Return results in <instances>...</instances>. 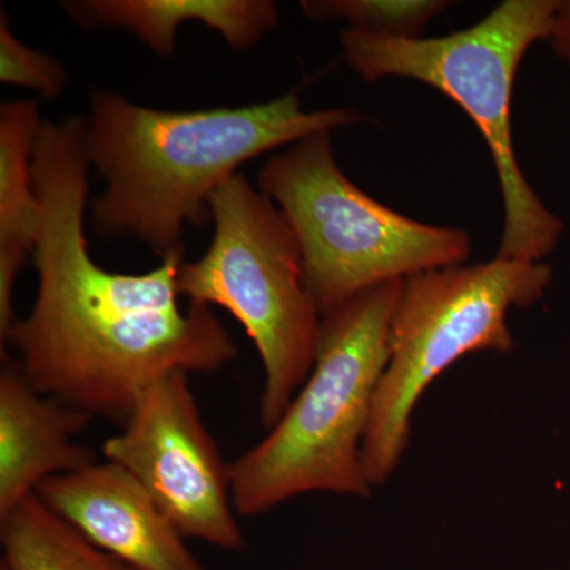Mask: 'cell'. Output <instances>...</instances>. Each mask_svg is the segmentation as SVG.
<instances>
[{"mask_svg": "<svg viewBox=\"0 0 570 570\" xmlns=\"http://www.w3.org/2000/svg\"><path fill=\"white\" fill-rule=\"evenodd\" d=\"M208 206L212 245L197 262H184L178 294L189 305L223 307L253 340L265 370L258 417L269 431L313 371L322 316L294 228L264 193L238 174Z\"/></svg>", "mask_w": 570, "mask_h": 570, "instance_id": "5b68a950", "label": "cell"}, {"mask_svg": "<svg viewBox=\"0 0 570 570\" xmlns=\"http://www.w3.org/2000/svg\"><path fill=\"white\" fill-rule=\"evenodd\" d=\"M0 81L56 99L67 86V71L55 56L32 50L13 36L6 10H0Z\"/></svg>", "mask_w": 570, "mask_h": 570, "instance_id": "9a60e30c", "label": "cell"}, {"mask_svg": "<svg viewBox=\"0 0 570 570\" xmlns=\"http://www.w3.org/2000/svg\"><path fill=\"white\" fill-rule=\"evenodd\" d=\"M0 570H135L92 546L37 494L0 520Z\"/></svg>", "mask_w": 570, "mask_h": 570, "instance_id": "4fadbf2b", "label": "cell"}, {"mask_svg": "<svg viewBox=\"0 0 570 570\" xmlns=\"http://www.w3.org/2000/svg\"><path fill=\"white\" fill-rule=\"evenodd\" d=\"M41 119L36 100L0 108V346L6 351L18 318L13 288L40 230V202L33 181V151Z\"/></svg>", "mask_w": 570, "mask_h": 570, "instance_id": "7c38bea8", "label": "cell"}, {"mask_svg": "<svg viewBox=\"0 0 570 570\" xmlns=\"http://www.w3.org/2000/svg\"><path fill=\"white\" fill-rule=\"evenodd\" d=\"M363 118L355 108L305 111L296 94L245 107L168 111L94 92L86 151L105 190L92 202V230L137 239L167 258L184 249V225L205 224L214 193L243 164Z\"/></svg>", "mask_w": 570, "mask_h": 570, "instance_id": "7a4b0ae2", "label": "cell"}, {"mask_svg": "<svg viewBox=\"0 0 570 570\" xmlns=\"http://www.w3.org/2000/svg\"><path fill=\"white\" fill-rule=\"evenodd\" d=\"M330 134L295 142L258 174L262 193L294 228L322 317L377 285L464 265L472 249L468 232L419 223L379 204L343 174Z\"/></svg>", "mask_w": 570, "mask_h": 570, "instance_id": "8992f818", "label": "cell"}, {"mask_svg": "<svg viewBox=\"0 0 570 570\" xmlns=\"http://www.w3.org/2000/svg\"><path fill=\"white\" fill-rule=\"evenodd\" d=\"M560 0H505L471 28L433 39H390L344 29L341 47L366 82L411 78L460 105L485 138L501 187L504 227L497 257L538 264L564 224L521 171L512 138L513 86L524 55L549 40Z\"/></svg>", "mask_w": 570, "mask_h": 570, "instance_id": "277c9868", "label": "cell"}, {"mask_svg": "<svg viewBox=\"0 0 570 570\" xmlns=\"http://www.w3.org/2000/svg\"><path fill=\"white\" fill-rule=\"evenodd\" d=\"M61 6L81 28L124 29L160 58L175 55L176 31L184 22H202L228 47L247 50L279 20L269 0H77Z\"/></svg>", "mask_w": 570, "mask_h": 570, "instance_id": "8fae6325", "label": "cell"}, {"mask_svg": "<svg viewBox=\"0 0 570 570\" xmlns=\"http://www.w3.org/2000/svg\"><path fill=\"white\" fill-rule=\"evenodd\" d=\"M40 501L92 546L135 570H206L174 521L119 464H89L45 480Z\"/></svg>", "mask_w": 570, "mask_h": 570, "instance_id": "9c48e42d", "label": "cell"}, {"mask_svg": "<svg viewBox=\"0 0 570 570\" xmlns=\"http://www.w3.org/2000/svg\"><path fill=\"white\" fill-rule=\"evenodd\" d=\"M85 412L29 384L2 355L0 371V520L37 493L45 480L96 463L97 453L73 438L91 422Z\"/></svg>", "mask_w": 570, "mask_h": 570, "instance_id": "30bf717a", "label": "cell"}, {"mask_svg": "<svg viewBox=\"0 0 570 570\" xmlns=\"http://www.w3.org/2000/svg\"><path fill=\"white\" fill-rule=\"evenodd\" d=\"M551 283L550 266L504 261L456 265L409 276L390 322V358L374 396L362 460L381 485L403 460L411 417L434 379L464 355L512 351L510 307L534 305Z\"/></svg>", "mask_w": 570, "mask_h": 570, "instance_id": "52a82bcc", "label": "cell"}, {"mask_svg": "<svg viewBox=\"0 0 570 570\" xmlns=\"http://www.w3.org/2000/svg\"><path fill=\"white\" fill-rule=\"evenodd\" d=\"M452 6L449 0H303L299 3L309 20L346 21L348 29L390 39H420L428 22Z\"/></svg>", "mask_w": 570, "mask_h": 570, "instance_id": "5bb4252c", "label": "cell"}, {"mask_svg": "<svg viewBox=\"0 0 570 570\" xmlns=\"http://www.w3.org/2000/svg\"><path fill=\"white\" fill-rule=\"evenodd\" d=\"M85 119L41 122L33 151L39 292L9 346L41 395L124 425L138 397L175 373L212 374L238 346L212 307L179 305L184 249L141 275L97 265L85 235L89 163Z\"/></svg>", "mask_w": 570, "mask_h": 570, "instance_id": "6da1fadb", "label": "cell"}, {"mask_svg": "<svg viewBox=\"0 0 570 570\" xmlns=\"http://www.w3.org/2000/svg\"><path fill=\"white\" fill-rule=\"evenodd\" d=\"M105 460L129 471L186 539L245 549L232 501L230 464L206 430L189 374L160 379L138 397Z\"/></svg>", "mask_w": 570, "mask_h": 570, "instance_id": "ba28073f", "label": "cell"}, {"mask_svg": "<svg viewBox=\"0 0 570 570\" xmlns=\"http://www.w3.org/2000/svg\"><path fill=\"white\" fill-rule=\"evenodd\" d=\"M549 41L558 58L570 67V0H560Z\"/></svg>", "mask_w": 570, "mask_h": 570, "instance_id": "2e32d148", "label": "cell"}, {"mask_svg": "<svg viewBox=\"0 0 570 570\" xmlns=\"http://www.w3.org/2000/svg\"><path fill=\"white\" fill-rule=\"evenodd\" d=\"M403 281L355 296L322 317L316 362L283 417L230 463L236 515H264L314 491L367 498L362 448L390 358V322Z\"/></svg>", "mask_w": 570, "mask_h": 570, "instance_id": "3957f363", "label": "cell"}]
</instances>
